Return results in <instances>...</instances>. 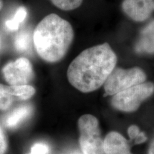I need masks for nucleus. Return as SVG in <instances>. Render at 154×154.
<instances>
[{"label": "nucleus", "instance_id": "nucleus-1", "mask_svg": "<svg viewBox=\"0 0 154 154\" xmlns=\"http://www.w3.org/2000/svg\"><path fill=\"white\" fill-rule=\"evenodd\" d=\"M117 57L108 43L83 51L75 58L67 70L69 83L84 93L101 87L116 67Z\"/></svg>", "mask_w": 154, "mask_h": 154}, {"label": "nucleus", "instance_id": "nucleus-2", "mask_svg": "<svg viewBox=\"0 0 154 154\" xmlns=\"http://www.w3.org/2000/svg\"><path fill=\"white\" fill-rule=\"evenodd\" d=\"M72 26L56 14L46 16L37 24L33 34L36 53L49 63H56L64 57L74 39Z\"/></svg>", "mask_w": 154, "mask_h": 154}, {"label": "nucleus", "instance_id": "nucleus-3", "mask_svg": "<svg viewBox=\"0 0 154 154\" xmlns=\"http://www.w3.org/2000/svg\"><path fill=\"white\" fill-rule=\"evenodd\" d=\"M80 132L79 144L84 154H104L103 140L99 129V121L91 114L83 115L79 119Z\"/></svg>", "mask_w": 154, "mask_h": 154}, {"label": "nucleus", "instance_id": "nucleus-4", "mask_svg": "<svg viewBox=\"0 0 154 154\" xmlns=\"http://www.w3.org/2000/svg\"><path fill=\"white\" fill-rule=\"evenodd\" d=\"M154 91L153 83H142L113 95L111 105L119 111L131 112L137 110L144 100Z\"/></svg>", "mask_w": 154, "mask_h": 154}, {"label": "nucleus", "instance_id": "nucleus-5", "mask_svg": "<svg viewBox=\"0 0 154 154\" xmlns=\"http://www.w3.org/2000/svg\"><path fill=\"white\" fill-rule=\"evenodd\" d=\"M146 79V74L138 67L128 69L114 68L104 83L106 94L115 95L127 88L142 84Z\"/></svg>", "mask_w": 154, "mask_h": 154}, {"label": "nucleus", "instance_id": "nucleus-6", "mask_svg": "<svg viewBox=\"0 0 154 154\" xmlns=\"http://www.w3.org/2000/svg\"><path fill=\"white\" fill-rule=\"evenodd\" d=\"M2 72L5 81L11 86L29 84L34 74L32 63L25 57L9 61L4 66Z\"/></svg>", "mask_w": 154, "mask_h": 154}, {"label": "nucleus", "instance_id": "nucleus-7", "mask_svg": "<svg viewBox=\"0 0 154 154\" xmlns=\"http://www.w3.org/2000/svg\"><path fill=\"white\" fill-rule=\"evenodd\" d=\"M36 93L33 86L26 85L11 86L0 84V111L8 110L16 99L26 101Z\"/></svg>", "mask_w": 154, "mask_h": 154}, {"label": "nucleus", "instance_id": "nucleus-8", "mask_svg": "<svg viewBox=\"0 0 154 154\" xmlns=\"http://www.w3.org/2000/svg\"><path fill=\"white\" fill-rule=\"evenodd\" d=\"M123 11L135 22H143L154 11V0H124Z\"/></svg>", "mask_w": 154, "mask_h": 154}, {"label": "nucleus", "instance_id": "nucleus-9", "mask_svg": "<svg viewBox=\"0 0 154 154\" xmlns=\"http://www.w3.org/2000/svg\"><path fill=\"white\" fill-rule=\"evenodd\" d=\"M105 154H131L128 142L122 135L117 132H111L103 140Z\"/></svg>", "mask_w": 154, "mask_h": 154}, {"label": "nucleus", "instance_id": "nucleus-10", "mask_svg": "<svg viewBox=\"0 0 154 154\" xmlns=\"http://www.w3.org/2000/svg\"><path fill=\"white\" fill-rule=\"evenodd\" d=\"M135 49L138 54L154 53V20L146 25L140 32Z\"/></svg>", "mask_w": 154, "mask_h": 154}, {"label": "nucleus", "instance_id": "nucleus-11", "mask_svg": "<svg viewBox=\"0 0 154 154\" xmlns=\"http://www.w3.org/2000/svg\"><path fill=\"white\" fill-rule=\"evenodd\" d=\"M33 108L31 105L25 104L11 111L5 119V124L9 128H17L19 125L29 119L32 115Z\"/></svg>", "mask_w": 154, "mask_h": 154}, {"label": "nucleus", "instance_id": "nucleus-12", "mask_svg": "<svg viewBox=\"0 0 154 154\" xmlns=\"http://www.w3.org/2000/svg\"><path fill=\"white\" fill-rule=\"evenodd\" d=\"M32 36L28 31L20 32L14 41V47L19 52H26L30 49Z\"/></svg>", "mask_w": 154, "mask_h": 154}, {"label": "nucleus", "instance_id": "nucleus-13", "mask_svg": "<svg viewBox=\"0 0 154 154\" xmlns=\"http://www.w3.org/2000/svg\"><path fill=\"white\" fill-rule=\"evenodd\" d=\"M27 16V10L24 7H19L12 19L7 20L5 23L6 27L10 31H15L19 27Z\"/></svg>", "mask_w": 154, "mask_h": 154}, {"label": "nucleus", "instance_id": "nucleus-14", "mask_svg": "<svg viewBox=\"0 0 154 154\" xmlns=\"http://www.w3.org/2000/svg\"><path fill=\"white\" fill-rule=\"evenodd\" d=\"M54 5L63 11L76 9L82 5L83 0H50Z\"/></svg>", "mask_w": 154, "mask_h": 154}, {"label": "nucleus", "instance_id": "nucleus-15", "mask_svg": "<svg viewBox=\"0 0 154 154\" xmlns=\"http://www.w3.org/2000/svg\"><path fill=\"white\" fill-rule=\"evenodd\" d=\"M49 146L48 144L44 142H38L32 146L29 154H49Z\"/></svg>", "mask_w": 154, "mask_h": 154}, {"label": "nucleus", "instance_id": "nucleus-16", "mask_svg": "<svg viewBox=\"0 0 154 154\" xmlns=\"http://www.w3.org/2000/svg\"><path fill=\"white\" fill-rule=\"evenodd\" d=\"M8 149L7 136L2 127L0 126V154H6Z\"/></svg>", "mask_w": 154, "mask_h": 154}, {"label": "nucleus", "instance_id": "nucleus-17", "mask_svg": "<svg viewBox=\"0 0 154 154\" xmlns=\"http://www.w3.org/2000/svg\"><path fill=\"white\" fill-rule=\"evenodd\" d=\"M139 128L137 126H135V125H132L128 129V134L129 136L131 139H135L138 136V135L140 133Z\"/></svg>", "mask_w": 154, "mask_h": 154}, {"label": "nucleus", "instance_id": "nucleus-18", "mask_svg": "<svg viewBox=\"0 0 154 154\" xmlns=\"http://www.w3.org/2000/svg\"><path fill=\"white\" fill-rule=\"evenodd\" d=\"M146 139H147V137H146V134H144L143 132H141V131L139 133V134L138 135L137 137L135 138V140H136V144H139V143H143L144 141H146Z\"/></svg>", "mask_w": 154, "mask_h": 154}, {"label": "nucleus", "instance_id": "nucleus-19", "mask_svg": "<svg viewBox=\"0 0 154 154\" xmlns=\"http://www.w3.org/2000/svg\"><path fill=\"white\" fill-rule=\"evenodd\" d=\"M148 154H154V138L153 140H152L151 145L149 146V151H148Z\"/></svg>", "mask_w": 154, "mask_h": 154}, {"label": "nucleus", "instance_id": "nucleus-20", "mask_svg": "<svg viewBox=\"0 0 154 154\" xmlns=\"http://www.w3.org/2000/svg\"><path fill=\"white\" fill-rule=\"evenodd\" d=\"M3 5H4V3H3V0H0V11L2 10L3 8Z\"/></svg>", "mask_w": 154, "mask_h": 154}, {"label": "nucleus", "instance_id": "nucleus-21", "mask_svg": "<svg viewBox=\"0 0 154 154\" xmlns=\"http://www.w3.org/2000/svg\"><path fill=\"white\" fill-rule=\"evenodd\" d=\"M70 154H79V153H77V152H74V153H70Z\"/></svg>", "mask_w": 154, "mask_h": 154}]
</instances>
